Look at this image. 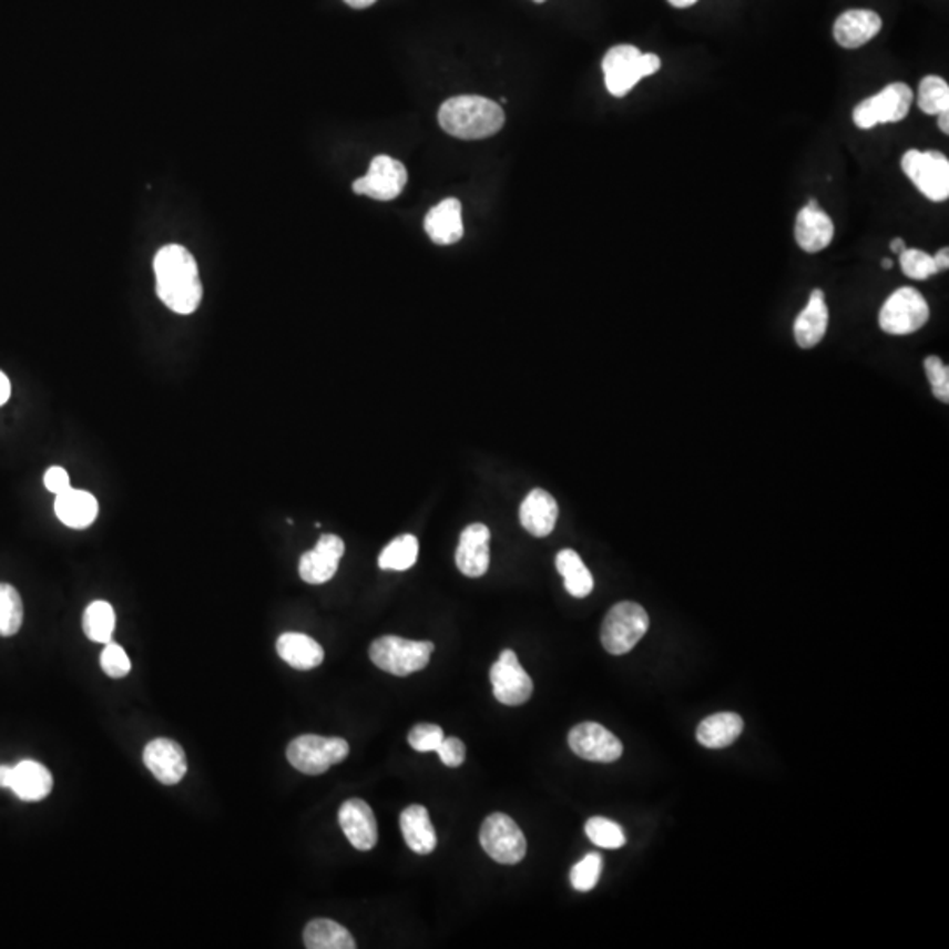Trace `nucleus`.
I'll return each instance as SVG.
<instances>
[{"label": "nucleus", "mask_w": 949, "mask_h": 949, "mask_svg": "<svg viewBox=\"0 0 949 949\" xmlns=\"http://www.w3.org/2000/svg\"><path fill=\"white\" fill-rule=\"evenodd\" d=\"M437 753L440 756L441 763L450 768L461 767L465 758H467V747L456 737L443 738L440 746H438Z\"/></svg>", "instance_id": "ea45409f"}, {"label": "nucleus", "mask_w": 949, "mask_h": 949, "mask_svg": "<svg viewBox=\"0 0 949 949\" xmlns=\"http://www.w3.org/2000/svg\"><path fill=\"white\" fill-rule=\"evenodd\" d=\"M9 789L23 802L43 800L53 789V777L43 763L22 759L11 767Z\"/></svg>", "instance_id": "412c9836"}, {"label": "nucleus", "mask_w": 949, "mask_h": 949, "mask_svg": "<svg viewBox=\"0 0 949 949\" xmlns=\"http://www.w3.org/2000/svg\"><path fill=\"white\" fill-rule=\"evenodd\" d=\"M9 779H11V767L0 765V788H9Z\"/></svg>", "instance_id": "c03bdc74"}, {"label": "nucleus", "mask_w": 949, "mask_h": 949, "mask_svg": "<svg viewBox=\"0 0 949 949\" xmlns=\"http://www.w3.org/2000/svg\"><path fill=\"white\" fill-rule=\"evenodd\" d=\"M570 749L582 759L612 763L623 755V744L605 726L598 723H581L569 735Z\"/></svg>", "instance_id": "ddd939ff"}, {"label": "nucleus", "mask_w": 949, "mask_h": 949, "mask_svg": "<svg viewBox=\"0 0 949 949\" xmlns=\"http://www.w3.org/2000/svg\"><path fill=\"white\" fill-rule=\"evenodd\" d=\"M480 844L492 860L503 865L519 864L528 851V843L518 823L503 813L486 818L480 828Z\"/></svg>", "instance_id": "9d476101"}, {"label": "nucleus", "mask_w": 949, "mask_h": 949, "mask_svg": "<svg viewBox=\"0 0 949 949\" xmlns=\"http://www.w3.org/2000/svg\"><path fill=\"white\" fill-rule=\"evenodd\" d=\"M492 693L500 704L518 707L533 695V681L522 669L518 654L504 649L491 669Z\"/></svg>", "instance_id": "9b49d317"}, {"label": "nucleus", "mask_w": 949, "mask_h": 949, "mask_svg": "<svg viewBox=\"0 0 949 949\" xmlns=\"http://www.w3.org/2000/svg\"><path fill=\"white\" fill-rule=\"evenodd\" d=\"M489 542H491V531L488 525L474 522L465 528L456 551V564L462 575L477 579L488 573L489 563H491Z\"/></svg>", "instance_id": "f3484780"}, {"label": "nucleus", "mask_w": 949, "mask_h": 949, "mask_svg": "<svg viewBox=\"0 0 949 949\" xmlns=\"http://www.w3.org/2000/svg\"><path fill=\"white\" fill-rule=\"evenodd\" d=\"M835 225L818 201H809L795 222V239L807 254H818L834 242Z\"/></svg>", "instance_id": "a211bd4d"}, {"label": "nucleus", "mask_w": 949, "mask_h": 949, "mask_svg": "<svg viewBox=\"0 0 949 949\" xmlns=\"http://www.w3.org/2000/svg\"><path fill=\"white\" fill-rule=\"evenodd\" d=\"M933 263H936L937 272H948L949 267V248L945 246L941 251L937 252L936 255H932Z\"/></svg>", "instance_id": "79ce46f5"}, {"label": "nucleus", "mask_w": 949, "mask_h": 949, "mask_svg": "<svg viewBox=\"0 0 949 949\" xmlns=\"http://www.w3.org/2000/svg\"><path fill=\"white\" fill-rule=\"evenodd\" d=\"M443 738H446L443 729L438 725H429V723L414 726V728L410 729V734H408L410 746L414 747V749L419 751V753H431V751H437Z\"/></svg>", "instance_id": "58836bf2"}, {"label": "nucleus", "mask_w": 949, "mask_h": 949, "mask_svg": "<svg viewBox=\"0 0 949 949\" xmlns=\"http://www.w3.org/2000/svg\"><path fill=\"white\" fill-rule=\"evenodd\" d=\"M882 20L873 9H849L834 23V38L846 50H858L881 32Z\"/></svg>", "instance_id": "6ab92c4d"}, {"label": "nucleus", "mask_w": 949, "mask_h": 949, "mask_svg": "<svg viewBox=\"0 0 949 949\" xmlns=\"http://www.w3.org/2000/svg\"><path fill=\"white\" fill-rule=\"evenodd\" d=\"M417 555H419V540L414 534H401L381 551L378 567L381 570L405 572L416 564Z\"/></svg>", "instance_id": "7c9ffc66"}, {"label": "nucleus", "mask_w": 949, "mask_h": 949, "mask_svg": "<svg viewBox=\"0 0 949 949\" xmlns=\"http://www.w3.org/2000/svg\"><path fill=\"white\" fill-rule=\"evenodd\" d=\"M344 554L345 543L338 534H323L315 549L302 555L299 575L306 584H326L338 572Z\"/></svg>", "instance_id": "4468645a"}, {"label": "nucleus", "mask_w": 949, "mask_h": 949, "mask_svg": "<svg viewBox=\"0 0 949 949\" xmlns=\"http://www.w3.org/2000/svg\"><path fill=\"white\" fill-rule=\"evenodd\" d=\"M534 2H539V4H542V2H545V0H534Z\"/></svg>", "instance_id": "3c124183"}, {"label": "nucleus", "mask_w": 949, "mask_h": 949, "mask_svg": "<svg viewBox=\"0 0 949 949\" xmlns=\"http://www.w3.org/2000/svg\"><path fill=\"white\" fill-rule=\"evenodd\" d=\"M144 765L159 783L174 786L187 774V756L178 742L155 738L149 742L143 753Z\"/></svg>", "instance_id": "2eb2a0df"}, {"label": "nucleus", "mask_w": 949, "mask_h": 949, "mask_svg": "<svg viewBox=\"0 0 949 949\" xmlns=\"http://www.w3.org/2000/svg\"><path fill=\"white\" fill-rule=\"evenodd\" d=\"M900 267H902L904 275L918 282L928 280L939 273L932 255L918 251V248H906L900 254Z\"/></svg>", "instance_id": "c9c22d12"}, {"label": "nucleus", "mask_w": 949, "mask_h": 949, "mask_svg": "<svg viewBox=\"0 0 949 949\" xmlns=\"http://www.w3.org/2000/svg\"><path fill=\"white\" fill-rule=\"evenodd\" d=\"M558 513L560 510L554 497L543 489H533L522 501L519 518L528 533L543 539L554 531Z\"/></svg>", "instance_id": "4be33fe9"}, {"label": "nucleus", "mask_w": 949, "mask_h": 949, "mask_svg": "<svg viewBox=\"0 0 949 949\" xmlns=\"http://www.w3.org/2000/svg\"><path fill=\"white\" fill-rule=\"evenodd\" d=\"M425 229L432 243L437 245H453L465 234L462 225L461 203L453 197L441 201L426 215Z\"/></svg>", "instance_id": "5701e85b"}, {"label": "nucleus", "mask_w": 949, "mask_h": 949, "mask_svg": "<svg viewBox=\"0 0 949 949\" xmlns=\"http://www.w3.org/2000/svg\"><path fill=\"white\" fill-rule=\"evenodd\" d=\"M44 486H47L48 491L53 492V494H62V492L71 489V479H69V473L64 468L51 467L50 470H47V473H44Z\"/></svg>", "instance_id": "a19ab883"}, {"label": "nucleus", "mask_w": 949, "mask_h": 949, "mask_svg": "<svg viewBox=\"0 0 949 949\" xmlns=\"http://www.w3.org/2000/svg\"><path fill=\"white\" fill-rule=\"evenodd\" d=\"M744 721L735 712H720L705 717L696 728V741L708 749H723L741 737Z\"/></svg>", "instance_id": "bb28decb"}, {"label": "nucleus", "mask_w": 949, "mask_h": 949, "mask_svg": "<svg viewBox=\"0 0 949 949\" xmlns=\"http://www.w3.org/2000/svg\"><path fill=\"white\" fill-rule=\"evenodd\" d=\"M401 834L408 848L417 855H431L437 849V831L432 828L428 809L425 806H410L399 818Z\"/></svg>", "instance_id": "a878e982"}, {"label": "nucleus", "mask_w": 949, "mask_h": 949, "mask_svg": "<svg viewBox=\"0 0 949 949\" xmlns=\"http://www.w3.org/2000/svg\"><path fill=\"white\" fill-rule=\"evenodd\" d=\"M157 296L171 312L194 314L203 299L200 267L194 255L180 245L162 246L153 261Z\"/></svg>", "instance_id": "f257e3e1"}, {"label": "nucleus", "mask_w": 949, "mask_h": 949, "mask_svg": "<svg viewBox=\"0 0 949 949\" xmlns=\"http://www.w3.org/2000/svg\"><path fill=\"white\" fill-rule=\"evenodd\" d=\"M350 8L354 9H365L369 8V6H374L377 0H345Z\"/></svg>", "instance_id": "49530a36"}, {"label": "nucleus", "mask_w": 949, "mask_h": 949, "mask_svg": "<svg viewBox=\"0 0 949 949\" xmlns=\"http://www.w3.org/2000/svg\"><path fill=\"white\" fill-rule=\"evenodd\" d=\"M649 630V615L635 602H621L612 606L602 626V644L606 653L621 656L635 647Z\"/></svg>", "instance_id": "423d86ee"}, {"label": "nucleus", "mask_w": 949, "mask_h": 949, "mask_svg": "<svg viewBox=\"0 0 949 949\" xmlns=\"http://www.w3.org/2000/svg\"><path fill=\"white\" fill-rule=\"evenodd\" d=\"M55 513L62 524L72 530H85L98 519L99 503L94 494L81 489H68L57 494Z\"/></svg>", "instance_id": "b1692460"}, {"label": "nucleus", "mask_w": 949, "mask_h": 949, "mask_svg": "<svg viewBox=\"0 0 949 949\" xmlns=\"http://www.w3.org/2000/svg\"><path fill=\"white\" fill-rule=\"evenodd\" d=\"M555 569L563 576L564 588L573 598H585L593 593V575L573 549H563L555 555Z\"/></svg>", "instance_id": "cd10ccee"}, {"label": "nucleus", "mask_w": 949, "mask_h": 949, "mask_svg": "<svg viewBox=\"0 0 949 949\" xmlns=\"http://www.w3.org/2000/svg\"><path fill=\"white\" fill-rule=\"evenodd\" d=\"M904 173L921 194L932 203H945L949 197V161L945 153L928 150H907L900 161Z\"/></svg>", "instance_id": "39448f33"}, {"label": "nucleus", "mask_w": 949, "mask_h": 949, "mask_svg": "<svg viewBox=\"0 0 949 949\" xmlns=\"http://www.w3.org/2000/svg\"><path fill=\"white\" fill-rule=\"evenodd\" d=\"M303 939H305V946L308 949L356 948L353 933L348 932L347 928L336 924V921L326 920V918L309 921L306 925Z\"/></svg>", "instance_id": "c85d7f7f"}, {"label": "nucleus", "mask_w": 949, "mask_h": 949, "mask_svg": "<svg viewBox=\"0 0 949 949\" xmlns=\"http://www.w3.org/2000/svg\"><path fill=\"white\" fill-rule=\"evenodd\" d=\"M603 860L602 855L590 853L585 855L579 864L573 865L570 873V881L576 891H591L600 881L602 876Z\"/></svg>", "instance_id": "f704fd0d"}, {"label": "nucleus", "mask_w": 949, "mask_h": 949, "mask_svg": "<svg viewBox=\"0 0 949 949\" xmlns=\"http://www.w3.org/2000/svg\"><path fill=\"white\" fill-rule=\"evenodd\" d=\"M23 624L22 596L11 584H0V636H13Z\"/></svg>", "instance_id": "473e14b6"}, {"label": "nucleus", "mask_w": 949, "mask_h": 949, "mask_svg": "<svg viewBox=\"0 0 949 949\" xmlns=\"http://www.w3.org/2000/svg\"><path fill=\"white\" fill-rule=\"evenodd\" d=\"M104 645L106 647L102 649L101 669L110 677H125L131 672V660H129L127 653L123 651L122 645L115 644V642H108Z\"/></svg>", "instance_id": "e433bc0d"}, {"label": "nucleus", "mask_w": 949, "mask_h": 949, "mask_svg": "<svg viewBox=\"0 0 949 949\" xmlns=\"http://www.w3.org/2000/svg\"><path fill=\"white\" fill-rule=\"evenodd\" d=\"M407 167L396 159L378 155L371 161L368 173L354 182L356 194L368 195L371 200L392 201L407 187Z\"/></svg>", "instance_id": "f8f14e48"}, {"label": "nucleus", "mask_w": 949, "mask_h": 949, "mask_svg": "<svg viewBox=\"0 0 949 949\" xmlns=\"http://www.w3.org/2000/svg\"><path fill=\"white\" fill-rule=\"evenodd\" d=\"M937 116H939V120H937V125H939V129H941L942 134H949V111H945V113H941V115Z\"/></svg>", "instance_id": "a18cd8bd"}, {"label": "nucleus", "mask_w": 949, "mask_h": 949, "mask_svg": "<svg viewBox=\"0 0 949 949\" xmlns=\"http://www.w3.org/2000/svg\"><path fill=\"white\" fill-rule=\"evenodd\" d=\"M881 266L885 267V269H891V267H894V261L882 259Z\"/></svg>", "instance_id": "8fccbe9b"}, {"label": "nucleus", "mask_w": 949, "mask_h": 949, "mask_svg": "<svg viewBox=\"0 0 949 949\" xmlns=\"http://www.w3.org/2000/svg\"><path fill=\"white\" fill-rule=\"evenodd\" d=\"M828 320H830V314H828L825 293H823L822 288H814L813 293H810L809 303L798 314L795 326H793V333H795L798 347H816L825 338V335H827Z\"/></svg>", "instance_id": "aec40b11"}, {"label": "nucleus", "mask_w": 949, "mask_h": 949, "mask_svg": "<svg viewBox=\"0 0 949 949\" xmlns=\"http://www.w3.org/2000/svg\"><path fill=\"white\" fill-rule=\"evenodd\" d=\"M912 94L911 86L906 83H890L873 98L858 102L853 111V122L861 131H870L881 123L902 122L911 111Z\"/></svg>", "instance_id": "0eeeda50"}, {"label": "nucleus", "mask_w": 949, "mask_h": 949, "mask_svg": "<svg viewBox=\"0 0 949 949\" xmlns=\"http://www.w3.org/2000/svg\"><path fill=\"white\" fill-rule=\"evenodd\" d=\"M585 835L590 837L591 843L596 844L600 848L619 849L626 844V835H624L623 828L619 827L618 823L602 818V816H594L585 823Z\"/></svg>", "instance_id": "72a5a7b5"}, {"label": "nucleus", "mask_w": 949, "mask_h": 949, "mask_svg": "<svg viewBox=\"0 0 949 949\" xmlns=\"http://www.w3.org/2000/svg\"><path fill=\"white\" fill-rule=\"evenodd\" d=\"M669 2L674 6V8L686 9L691 8V6H695L698 0H669Z\"/></svg>", "instance_id": "09e8293b"}, {"label": "nucleus", "mask_w": 949, "mask_h": 949, "mask_svg": "<svg viewBox=\"0 0 949 949\" xmlns=\"http://www.w3.org/2000/svg\"><path fill=\"white\" fill-rule=\"evenodd\" d=\"M348 753L350 746L344 738L302 735L288 744L287 759L296 771L308 776H320L333 765L344 762Z\"/></svg>", "instance_id": "6e6552de"}, {"label": "nucleus", "mask_w": 949, "mask_h": 949, "mask_svg": "<svg viewBox=\"0 0 949 949\" xmlns=\"http://www.w3.org/2000/svg\"><path fill=\"white\" fill-rule=\"evenodd\" d=\"M918 108L927 115H941L949 111V85L941 76H925L918 89Z\"/></svg>", "instance_id": "2f4dec72"}, {"label": "nucleus", "mask_w": 949, "mask_h": 949, "mask_svg": "<svg viewBox=\"0 0 949 949\" xmlns=\"http://www.w3.org/2000/svg\"><path fill=\"white\" fill-rule=\"evenodd\" d=\"M602 69L606 90L614 98H624L635 89L639 81L653 76L662 69V59L656 53H642L633 44H618L606 51Z\"/></svg>", "instance_id": "7ed1b4c3"}, {"label": "nucleus", "mask_w": 949, "mask_h": 949, "mask_svg": "<svg viewBox=\"0 0 949 949\" xmlns=\"http://www.w3.org/2000/svg\"><path fill=\"white\" fill-rule=\"evenodd\" d=\"M925 371L928 381L932 386L933 396L941 399L942 404H949V368L937 356L925 359Z\"/></svg>", "instance_id": "4c0bfd02"}, {"label": "nucleus", "mask_w": 949, "mask_h": 949, "mask_svg": "<svg viewBox=\"0 0 949 949\" xmlns=\"http://www.w3.org/2000/svg\"><path fill=\"white\" fill-rule=\"evenodd\" d=\"M930 318V306L920 290L900 287L886 299L879 312V326L886 335L906 336L920 331Z\"/></svg>", "instance_id": "1a4fd4ad"}, {"label": "nucleus", "mask_w": 949, "mask_h": 949, "mask_svg": "<svg viewBox=\"0 0 949 949\" xmlns=\"http://www.w3.org/2000/svg\"><path fill=\"white\" fill-rule=\"evenodd\" d=\"M276 653L288 666L303 672L317 669L324 662L323 645L305 633L288 632L280 635L276 641Z\"/></svg>", "instance_id": "393cba45"}, {"label": "nucleus", "mask_w": 949, "mask_h": 949, "mask_svg": "<svg viewBox=\"0 0 949 949\" xmlns=\"http://www.w3.org/2000/svg\"><path fill=\"white\" fill-rule=\"evenodd\" d=\"M432 651H435L432 642L407 641L401 636L387 635L371 644L369 657L387 674L407 677L428 666Z\"/></svg>", "instance_id": "20e7f679"}, {"label": "nucleus", "mask_w": 949, "mask_h": 949, "mask_svg": "<svg viewBox=\"0 0 949 949\" xmlns=\"http://www.w3.org/2000/svg\"><path fill=\"white\" fill-rule=\"evenodd\" d=\"M115 624V611L110 603L98 600V602H92L86 606L85 614H83V632L90 641L108 644L113 639Z\"/></svg>", "instance_id": "c756f323"}, {"label": "nucleus", "mask_w": 949, "mask_h": 949, "mask_svg": "<svg viewBox=\"0 0 949 949\" xmlns=\"http://www.w3.org/2000/svg\"><path fill=\"white\" fill-rule=\"evenodd\" d=\"M441 129L458 140H488L503 129L504 113L497 102L480 95H458L438 111Z\"/></svg>", "instance_id": "f03ea898"}, {"label": "nucleus", "mask_w": 949, "mask_h": 949, "mask_svg": "<svg viewBox=\"0 0 949 949\" xmlns=\"http://www.w3.org/2000/svg\"><path fill=\"white\" fill-rule=\"evenodd\" d=\"M9 398H11V381L0 371V407L8 404Z\"/></svg>", "instance_id": "37998d69"}, {"label": "nucleus", "mask_w": 949, "mask_h": 949, "mask_svg": "<svg viewBox=\"0 0 949 949\" xmlns=\"http://www.w3.org/2000/svg\"><path fill=\"white\" fill-rule=\"evenodd\" d=\"M890 248L894 254L900 255L907 248L906 242L902 237H895L894 242L890 243Z\"/></svg>", "instance_id": "de8ad7c7"}, {"label": "nucleus", "mask_w": 949, "mask_h": 949, "mask_svg": "<svg viewBox=\"0 0 949 949\" xmlns=\"http://www.w3.org/2000/svg\"><path fill=\"white\" fill-rule=\"evenodd\" d=\"M339 827L348 843L359 851H369L377 846L378 828L374 810L360 798L344 802L338 813Z\"/></svg>", "instance_id": "dca6fc26"}]
</instances>
